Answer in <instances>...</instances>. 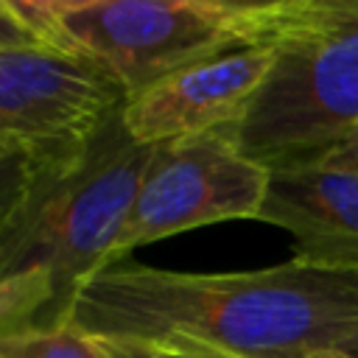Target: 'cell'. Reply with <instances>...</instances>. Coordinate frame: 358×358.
I'll return each instance as SVG.
<instances>
[{"instance_id": "cell-16", "label": "cell", "mask_w": 358, "mask_h": 358, "mask_svg": "<svg viewBox=\"0 0 358 358\" xmlns=\"http://www.w3.org/2000/svg\"><path fill=\"white\" fill-rule=\"evenodd\" d=\"M333 355H338V358H358V336H355V338H350L347 344H341Z\"/></svg>"}, {"instance_id": "cell-12", "label": "cell", "mask_w": 358, "mask_h": 358, "mask_svg": "<svg viewBox=\"0 0 358 358\" xmlns=\"http://www.w3.org/2000/svg\"><path fill=\"white\" fill-rule=\"evenodd\" d=\"M280 14L291 25L358 31V0H280Z\"/></svg>"}, {"instance_id": "cell-15", "label": "cell", "mask_w": 358, "mask_h": 358, "mask_svg": "<svg viewBox=\"0 0 358 358\" xmlns=\"http://www.w3.org/2000/svg\"><path fill=\"white\" fill-rule=\"evenodd\" d=\"M319 162L327 165V168H338V171H352V173H358V129L350 131V134H347L333 151H327Z\"/></svg>"}, {"instance_id": "cell-9", "label": "cell", "mask_w": 358, "mask_h": 358, "mask_svg": "<svg viewBox=\"0 0 358 358\" xmlns=\"http://www.w3.org/2000/svg\"><path fill=\"white\" fill-rule=\"evenodd\" d=\"M84 143L87 140L31 145V143L0 140V232L11 224V218L28 201L34 187L45 176H50L56 168L70 162L84 148Z\"/></svg>"}, {"instance_id": "cell-4", "label": "cell", "mask_w": 358, "mask_h": 358, "mask_svg": "<svg viewBox=\"0 0 358 358\" xmlns=\"http://www.w3.org/2000/svg\"><path fill=\"white\" fill-rule=\"evenodd\" d=\"M263 45L274 48V62L224 134L266 171L319 162L358 129V31L291 25L271 0Z\"/></svg>"}, {"instance_id": "cell-2", "label": "cell", "mask_w": 358, "mask_h": 358, "mask_svg": "<svg viewBox=\"0 0 358 358\" xmlns=\"http://www.w3.org/2000/svg\"><path fill=\"white\" fill-rule=\"evenodd\" d=\"M151 151L126 131L123 109L115 112L0 232V280L31 268L53 277V302L39 327L64 324L78 288L109 268Z\"/></svg>"}, {"instance_id": "cell-7", "label": "cell", "mask_w": 358, "mask_h": 358, "mask_svg": "<svg viewBox=\"0 0 358 358\" xmlns=\"http://www.w3.org/2000/svg\"><path fill=\"white\" fill-rule=\"evenodd\" d=\"M274 62V48H241L185 67L123 106L126 131L143 145L227 131L252 103Z\"/></svg>"}, {"instance_id": "cell-19", "label": "cell", "mask_w": 358, "mask_h": 358, "mask_svg": "<svg viewBox=\"0 0 358 358\" xmlns=\"http://www.w3.org/2000/svg\"><path fill=\"white\" fill-rule=\"evenodd\" d=\"M11 143H14V140H11Z\"/></svg>"}, {"instance_id": "cell-14", "label": "cell", "mask_w": 358, "mask_h": 358, "mask_svg": "<svg viewBox=\"0 0 358 358\" xmlns=\"http://www.w3.org/2000/svg\"><path fill=\"white\" fill-rule=\"evenodd\" d=\"M95 341H98V358H165L162 350H157L145 341L112 338V336H95Z\"/></svg>"}, {"instance_id": "cell-8", "label": "cell", "mask_w": 358, "mask_h": 358, "mask_svg": "<svg viewBox=\"0 0 358 358\" xmlns=\"http://www.w3.org/2000/svg\"><path fill=\"white\" fill-rule=\"evenodd\" d=\"M257 221L294 238V257L358 271V173L322 162L268 171Z\"/></svg>"}, {"instance_id": "cell-17", "label": "cell", "mask_w": 358, "mask_h": 358, "mask_svg": "<svg viewBox=\"0 0 358 358\" xmlns=\"http://www.w3.org/2000/svg\"><path fill=\"white\" fill-rule=\"evenodd\" d=\"M165 358H218V355H204V352H162Z\"/></svg>"}, {"instance_id": "cell-5", "label": "cell", "mask_w": 358, "mask_h": 358, "mask_svg": "<svg viewBox=\"0 0 358 358\" xmlns=\"http://www.w3.org/2000/svg\"><path fill=\"white\" fill-rule=\"evenodd\" d=\"M266 187L268 171L243 157L224 131L154 145L109 268L151 241L224 221H257Z\"/></svg>"}, {"instance_id": "cell-1", "label": "cell", "mask_w": 358, "mask_h": 358, "mask_svg": "<svg viewBox=\"0 0 358 358\" xmlns=\"http://www.w3.org/2000/svg\"><path fill=\"white\" fill-rule=\"evenodd\" d=\"M67 322L162 352L330 358L358 336V271L299 257L224 274L112 266L78 288Z\"/></svg>"}, {"instance_id": "cell-3", "label": "cell", "mask_w": 358, "mask_h": 358, "mask_svg": "<svg viewBox=\"0 0 358 358\" xmlns=\"http://www.w3.org/2000/svg\"><path fill=\"white\" fill-rule=\"evenodd\" d=\"M42 45L112 76L126 98L199 62L263 45L266 3L11 0Z\"/></svg>"}, {"instance_id": "cell-18", "label": "cell", "mask_w": 358, "mask_h": 358, "mask_svg": "<svg viewBox=\"0 0 358 358\" xmlns=\"http://www.w3.org/2000/svg\"><path fill=\"white\" fill-rule=\"evenodd\" d=\"M330 358H338V355H330Z\"/></svg>"}, {"instance_id": "cell-13", "label": "cell", "mask_w": 358, "mask_h": 358, "mask_svg": "<svg viewBox=\"0 0 358 358\" xmlns=\"http://www.w3.org/2000/svg\"><path fill=\"white\" fill-rule=\"evenodd\" d=\"M36 45H42L39 36L14 11L11 0H0V48H36Z\"/></svg>"}, {"instance_id": "cell-11", "label": "cell", "mask_w": 358, "mask_h": 358, "mask_svg": "<svg viewBox=\"0 0 358 358\" xmlns=\"http://www.w3.org/2000/svg\"><path fill=\"white\" fill-rule=\"evenodd\" d=\"M0 358H98V341L70 322L56 327L36 324L0 338Z\"/></svg>"}, {"instance_id": "cell-10", "label": "cell", "mask_w": 358, "mask_h": 358, "mask_svg": "<svg viewBox=\"0 0 358 358\" xmlns=\"http://www.w3.org/2000/svg\"><path fill=\"white\" fill-rule=\"evenodd\" d=\"M53 302V277L31 268L0 280V338L42 324Z\"/></svg>"}, {"instance_id": "cell-6", "label": "cell", "mask_w": 358, "mask_h": 358, "mask_svg": "<svg viewBox=\"0 0 358 358\" xmlns=\"http://www.w3.org/2000/svg\"><path fill=\"white\" fill-rule=\"evenodd\" d=\"M126 101L112 76L78 56L45 45L0 48V140L81 143Z\"/></svg>"}]
</instances>
